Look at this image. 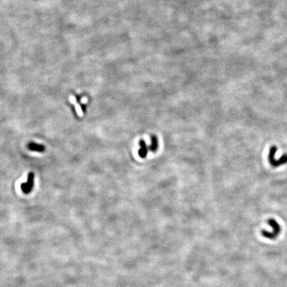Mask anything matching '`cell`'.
I'll list each match as a JSON object with an SVG mask.
<instances>
[{"mask_svg":"<svg viewBox=\"0 0 287 287\" xmlns=\"http://www.w3.org/2000/svg\"><path fill=\"white\" fill-rule=\"evenodd\" d=\"M34 185V174L31 172L29 174L27 180L25 183L21 184V189L22 192L25 194L29 193L33 189Z\"/></svg>","mask_w":287,"mask_h":287,"instance_id":"obj_4","label":"cell"},{"mask_svg":"<svg viewBox=\"0 0 287 287\" xmlns=\"http://www.w3.org/2000/svg\"><path fill=\"white\" fill-rule=\"evenodd\" d=\"M277 150L278 148L276 146H272L270 147V149H269L268 160L269 164L274 167H279L287 163V154H284L280 158L276 160L275 158V156Z\"/></svg>","mask_w":287,"mask_h":287,"instance_id":"obj_1","label":"cell"},{"mask_svg":"<svg viewBox=\"0 0 287 287\" xmlns=\"http://www.w3.org/2000/svg\"><path fill=\"white\" fill-rule=\"evenodd\" d=\"M140 150L138 154L141 158L146 157L148 152H155L158 147V142L156 136H152V143L150 145L147 146L144 140H141L140 142Z\"/></svg>","mask_w":287,"mask_h":287,"instance_id":"obj_2","label":"cell"},{"mask_svg":"<svg viewBox=\"0 0 287 287\" xmlns=\"http://www.w3.org/2000/svg\"><path fill=\"white\" fill-rule=\"evenodd\" d=\"M268 224L272 228V231L269 232L266 230H263L262 231V235L263 237H264L267 239H271V240H274L279 235V234L281 231V227L280 226V225L274 219H269L268 221Z\"/></svg>","mask_w":287,"mask_h":287,"instance_id":"obj_3","label":"cell"},{"mask_svg":"<svg viewBox=\"0 0 287 287\" xmlns=\"http://www.w3.org/2000/svg\"><path fill=\"white\" fill-rule=\"evenodd\" d=\"M27 147L29 150L33 152H43L45 150V147L44 145L36 144L35 142H30Z\"/></svg>","mask_w":287,"mask_h":287,"instance_id":"obj_5","label":"cell"}]
</instances>
